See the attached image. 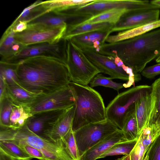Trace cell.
<instances>
[{
	"instance_id": "ab89813d",
	"label": "cell",
	"mask_w": 160,
	"mask_h": 160,
	"mask_svg": "<svg viewBox=\"0 0 160 160\" xmlns=\"http://www.w3.org/2000/svg\"><path fill=\"white\" fill-rule=\"evenodd\" d=\"M28 23L24 21H19L12 27H9L16 33L21 32L26 29L28 27Z\"/></svg>"
},
{
	"instance_id": "6da1fadb",
	"label": "cell",
	"mask_w": 160,
	"mask_h": 160,
	"mask_svg": "<svg viewBox=\"0 0 160 160\" xmlns=\"http://www.w3.org/2000/svg\"><path fill=\"white\" fill-rule=\"evenodd\" d=\"M16 72L19 84L38 95L54 92L71 82L66 62L50 56H37L23 59L17 64Z\"/></svg>"
},
{
	"instance_id": "8d00e7d4",
	"label": "cell",
	"mask_w": 160,
	"mask_h": 160,
	"mask_svg": "<svg viewBox=\"0 0 160 160\" xmlns=\"http://www.w3.org/2000/svg\"><path fill=\"white\" fill-rule=\"evenodd\" d=\"M151 130V127L147 125L143 129L139 136L147 152L152 142Z\"/></svg>"
},
{
	"instance_id": "9a60e30c",
	"label": "cell",
	"mask_w": 160,
	"mask_h": 160,
	"mask_svg": "<svg viewBox=\"0 0 160 160\" xmlns=\"http://www.w3.org/2000/svg\"><path fill=\"white\" fill-rule=\"evenodd\" d=\"M125 141H127L122 131L118 129L89 149L81 157L80 160H96L115 144Z\"/></svg>"
},
{
	"instance_id": "2e32d148",
	"label": "cell",
	"mask_w": 160,
	"mask_h": 160,
	"mask_svg": "<svg viewBox=\"0 0 160 160\" xmlns=\"http://www.w3.org/2000/svg\"><path fill=\"white\" fill-rule=\"evenodd\" d=\"M64 110L49 111L35 113L28 119L26 124L32 132L42 136L49 124L55 121Z\"/></svg>"
},
{
	"instance_id": "836d02e7",
	"label": "cell",
	"mask_w": 160,
	"mask_h": 160,
	"mask_svg": "<svg viewBox=\"0 0 160 160\" xmlns=\"http://www.w3.org/2000/svg\"><path fill=\"white\" fill-rule=\"evenodd\" d=\"M67 150L73 160H80L74 132L71 128L62 139Z\"/></svg>"
},
{
	"instance_id": "83f0119b",
	"label": "cell",
	"mask_w": 160,
	"mask_h": 160,
	"mask_svg": "<svg viewBox=\"0 0 160 160\" xmlns=\"http://www.w3.org/2000/svg\"><path fill=\"white\" fill-rule=\"evenodd\" d=\"M94 0H54L42 1L41 4L50 11L87 4Z\"/></svg>"
},
{
	"instance_id": "484cf974",
	"label": "cell",
	"mask_w": 160,
	"mask_h": 160,
	"mask_svg": "<svg viewBox=\"0 0 160 160\" xmlns=\"http://www.w3.org/2000/svg\"><path fill=\"white\" fill-rule=\"evenodd\" d=\"M151 86L152 103L148 125L151 127L160 113V77L156 80Z\"/></svg>"
},
{
	"instance_id": "5bb4252c",
	"label": "cell",
	"mask_w": 160,
	"mask_h": 160,
	"mask_svg": "<svg viewBox=\"0 0 160 160\" xmlns=\"http://www.w3.org/2000/svg\"><path fill=\"white\" fill-rule=\"evenodd\" d=\"M75 105L65 110L54 121L50 123L42 136L54 142L62 139L72 128Z\"/></svg>"
},
{
	"instance_id": "8fae6325",
	"label": "cell",
	"mask_w": 160,
	"mask_h": 160,
	"mask_svg": "<svg viewBox=\"0 0 160 160\" xmlns=\"http://www.w3.org/2000/svg\"><path fill=\"white\" fill-rule=\"evenodd\" d=\"M158 8L150 2L146 0H94L84 5L72 7L70 9L75 12L88 14L92 17L114 9H125L128 10Z\"/></svg>"
},
{
	"instance_id": "1f68e13d",
	"label": "cell",
	"mask_w": 160,
	"mask_h": 160,
	"mask_svg": "<svg viewBox=\"0 0 160 160\" xmlns=\"http://www.w3.org/2000/svg\"><path fill=\"white\" fill-rule=\"evenodd\" d=\"M0 78L6 84L18 83L16 72L17 64L0 61Z\"/></svg>"
},
{
	"instance_id": "e575fe53",
	"label": "cell",
	"mask_w": 160,
	"mask_h": 160,
	"mask_svg": "<svg viewBox=\"0 0 160 160\" xmlns=\"http://www.w3.org/2000/svg\"><path fill=\"white\" fill-rule=\"evenodd\" d=\"M147 152L139 137L130 154L131 160H143Z\"/></svg>"
},
{
	"instance_id": "d6986e66",
	"label": "cell",
	"mask_w": 160,
	"mask_h": 160,
	"mask_svg": "<svg viewBox=\"0 0 160 160\" xmlns=\"http://www.w3.org/2000/svg\"><path fill=\"white\" fill-rule=\"evenodd\" d=\"M5 85L6 95L15 104L28 105L38 96L28 91L18 83Z\"/></svg>"
},
{
	"instance_id": "603a6c76",
	"label": "cell",
	"mask_w": 160,
	"mask_h": 160,
	"mask_svg": "<svg viewBox=\"0 0 160 160\" xmlns=\"http://www.w3.org/2000/svg\"><path fill=\"white\" fill-rule=\"evenodd\" d=\"M32 115L27 105L14 103L10 117V128L17 129L22 127Z\"/></svg>"
},
{
	"instance_id": "f35d334b",
	"label": "cell",
	"mask_w": 160,
	"mask_h": 160,
	"mask_svg": "<svg viewBox=\"0 0 160 160\" xmlns=\"http://www.w3.org/2000/svg\"><path fill=\"white\" fill-rule=\"evenodd\" d=\"M20 146L33 158H36L40 160H47L43 154L38 149L27 145H23Z\"/></svg>"
},
{
	"instance_id": "9c48e42d",
	"label": "cell",
	"mask_w": 160,
	"mask_h": 160,
	"mask_svg": "<svg viewBox=\"0 0 160 160\" xmlns=\"http://www.w3.org/2000/svg\"><path fill=\"white\" fill-rule=\"evenodd\" d=\"M118 129L106 119L87 124L74 132L80 159L89 149Z\"/></svg>"
},
{
	"instance_id": "4fadbf2b",
	"label": "cell",
	"mask_w": 160,
	"mask_h": 160,
	"mask_svg": "<svg viewBox=\"0 0 160 160\" xmlns=\"http://www.w3.org/2000/svg\"><path fill=\"white\" fill-rule=\"evenodd\" d=\"M160 13L158 9L127 10L114 25L111 32H122L155 22L159 20Z\"/></svg>"
},
{
	"instance_id": "5b68a950",
	"label": "cell",
	"mask_w": 160,
	"mask_h": 160,
	"mask_svg": "<svg viewBox=\"0 0 160 160\" xmlns=\"http://www.w3.org/2000/svg\"><path fill=\"white\" fill-rule=\"evenodd\" d=\"M78 47L101 72L109 75L112 79L127 81L126 84L129 87L138 80L139 75L135 74L131 68L126 66L117 57L102 54L93 47Z\"/></svg>"
},
{
	"instance_id": "f1b7e54d",
	"label": "cell",
	"mask_w": 160,
	"mask_h": 160,
	"mask_svg": "<svg viewBox=\"0 0 160 160\" xmlns=\"http://www.w3.org/2000/svg\"><path fill=\"white\" fill-rule=\"evenodd\" d=\"M15 33L8 27L2 35L0 41L1 60L6 59L12 55V48L17 42L14 38Z\"/></svg>"
},
{
	"instance_id": "7bdbcfd3",
	"label": "cell",
	"mask_w": 160,
	"mask_h": 160,
	"mask_svg": "<svg viewBox=\"0 0 160 160\" xmlns=\"http://www.w3.org/2000/svg\"><path fill=\"white\" fill-rule=\"evenodd\" d=\"M152 4L156 6L158 8H160V0H155L150 1Z\"/></svg>"
},
{
	"instance_id": "4316f807",
	"label": "cell",
	"mask_w": 160,
	"mask_h": 160,
	"mask_svg": "<svg viewBox=\"0 0 160 160\" xmlns=\"http://www.w3.org/2000/svg\"><path fill=\"white\" fill-rule=\"evenodd\" d=\"M0 150L18 160H31L33 158L12 141H0Z\"/></svg>"
},
{
	"instance_id": "7a4b0ae2",
	"label": "cell",
	"mask_w": 160,
	"mask_h": 160,
	"mask_svg": "<svg viewBox=\"0 0 160 160\" xmlns=\"http://www.w3.org/2000/svg\"><path fill=\"white\" fill-rule=\"evenodd\" d=\"M98 52L117 57L135 74H138L148 63L160 55V28L128 39L105 43Z\"/></svg>"
},
{
	"instance_id": "d6a6232c",
	"label": "cell",
	"mask_w": 160,
	"mask_h": 160,
	"mask_svg": "<svg viewBox=\"0 0 160 160\" xmlns=\"http://www.w3.org/2000/svg\"><path fill=\"white\" fill-rule=\"evenodd\" d=\"M112 79L110 77H106L98 73L91 81L89 83L90 87L102 86L111 88L117 91L124 88L123 83L114 82Z\"/></svg>"
},
{
	"instance_id": "f6af8a7d",
	"label": "cell",
	"mask_w": 160,
	"mask_h": 160,
	"mask_svg": "<svg viewBox=\"0 0 160 160\" xmlns=\"http://www.w3.org/2000/svg\"><path fill=\"white\" fill-rule=\"evenodd\" d=\"M160 122V113L157 119L154 124L158 123Z\"/></svg>"
},
{
	"instance_id": "30bf717a",
	"label": "cell",
	"mask_w": 160,
	"mask_h": 160,
	"mask_svg": "<svg viewBox=\"0 0 160 160\" xmlns=\"http://www.w3.org/2000/svg\"><path fill=\"white\" fill-rule=\"evenodd\" d=\"M75 102L74 92L69 84L50 94L38 95L27 106L33 115L44 111L65 110L74 105Z\"/></svg>"
},
{
	"instance_id": "ac0fdd59",
	"label": "cell",
	"mask_w": 160,
	"mask_h": 160,
	"mask_svg": "<svg viewBox=\"0 0 160 160\" xmlns=\"http://www.w3.org/2000/svg\"><path fill=\"white\" fill-rule=\"evenodd\" d=\"M151 92L147 93L135 103L139 136L143 129L148 125L152 103Z\"/></svg>"
},
{
	"instance_id": "3957f363",
	"label": "cell",
	"mask_w": 160,
	"mask_h": 160,
	"mask_svg": "<svg viewBox=\"0 0 160 160\" xmlns=\"http://www.w3.org/2000/svg\"><path fill=\"white\" fill-rule=\"evenodd\" d=\"M69 84L76 98L72 127L74 132L87 124L107 119L103 100L99 92L88 85L72 82Z\"/></svg>"
},
{
	"instance_id": "7402d4cb",
	"label": "cell",
	"mask_w": 160,
	"mask_h": 160,
	"mask_svg": "<svg viewBox=\"0 0 160 160\" xmlns=\"http://www.w3.org/2000/svg\"><path fill=\"white\" fill-rule=\"evenodd\" d=\"M42 1L38 0L25 8L9 26H13L19 21H24L28 23L40 16L50 11L41 4Z\"/></svg>"
},
{
	"instance_id": "52a82bcc",
	"label": "cell",
	"mask_w": 160,
	"mask_h": 160,
	"mask_svg": "<svg viewBox=\"0 0 160 160\" xmlns=\"http://www.w3.org/2000/svg\"><path fill=\"white\" fill-rule=\"evenodd\" d=\"M66 40V63L71 82L88 85L95 76L101 72L80 48L70 39Z\"/></svg>"
},
{
	"instance_id": "ee69618b",
	"label": "cell",
	"mask_w": 160,
	"mask_h": 160,
	"mask_svg": "<svg viewBox=\"0 0 160 160\" xmlns=\"http://www.w3.org/2000/svg\"><path fill=\"white\" fill-rule=\"evenodd\" d=\"M115 160H131L130 155H124L121 158H118Z\"/></svg>"
},
{
	"instance_id": "bcb514c9",
	"label": "cell",
	"mask_w": 160,
	"mask_h": 160,
	"mask_svg": "<svg viewBox=\"0 0 160 160\" xmlns=\"http://www.w3.org/2000/svg\"><path fill=\"white\" fill-rule=\"evenodd\" d=\"M156 61L157 62L160 63V55L156 59Z\"/></svg>"
},
{
	"instance_id": "74e56055",
	"label": "cell",
	"mask_w": 160,
	"mask_h": 160,
	"mask_svg": "<svg viewBox=\"0 0 160 160\" xmlns=\"http://www.w3.org/2000/svg\"><path fill=\"white\" fill-rule=\"evenodd\" d=\"M141 72L147 78H153L160 74V63L145 68Z\"/></svg>"
},
{
	"instance_id": "277c9868",
	"label": "cell",
	"mask_w": 160,
	"mask_h": 160,
	"mask_svg": "<svg viewBox=\"0 0 160 160\" xmlns=\"http://www.w3.org/2000/svg\"><path fill=\"white\" fill-rule=\"evenodd\" d=\"M0 141H11L19 146H30L39 150L47 160H73L66 148L63 140L54 142L30 131L26 124L13 129L1 128Z\"/></svg>"
},
{
	"instance_id": "d4e9b609",
	"label": "cell",
	"mask_w": 160,
	"mask_h": 160,
	"mask_svg": "<svg viewBox=\"0 0 160 160\" xmlns=\"http://www.w3.org/2000/svg\"><path fill=\"white\" fill-rule=\"evenodd\" d=\"M128 10L125 9H114L93 16L81 24L108 22L115 24L122 15Z\"/></svg>"
},
{
	"instance_id": "8992f818",
	"label": "cell",
	"mask_w": 160,
	"mask_h": 160,
	"mask_svg": "<svg viewBox=\"0 0 160 160\" xmlns=\"http://www.w3.org/2000/svg\"><path fill=\"white\" fill-rule=\"evenodd\" d=\"M151 91V86L143 85L133 87L118 94L106 108L107 119L122 130L127 115L135 102Z\"/></svg>"
},
{
	"instance_id": "f546056e",
	"label": "cell",
	"mask_w": 160,
	"mask_h": 160,
	"mask_svg": "<svg viewBox=\"0 0 160 160\" xmlns=\"http://www.w3.org/2000/svg\"><path fill=\"white\" fill-rule=\"evenodd\" d=\"M138 140L122 141L117 143L112 146L106 152L101 155L99 158L109 156L130 155Z\"/></svg>"
},
{
	"instance_id": "4dcf8cb0",
	"label": "cell",
	"mask_w": 160,
	"mask_h": 160,
	"mask_svg": "<svg viewBox=\"0 0 160 160\" xmlns=\"http://www.w3.org/2000/svg\"><path fill=\"white\" fill-rule=\"evenodd\" d=\"M14 103L6 95L0 99V127L10 128V117Z\"/></svg>"
},
{
	"instance_id": "b9f144b4",
	"label": "cell",
	"mask_w": 160,
	"mask_h": 160,
	"mask_svg": "<svg viewBox=\"0 0 160 160\" xmlns=\"http://www.w3.org/2000/svg\"><path fill=\"white\" fill-rule=\"evenodd\" d=\"M0 160H18L0 150Z\"/></svg>"
},
{
	"instance_id": "7dc6e473",
	"label": "cell",
	"mask_w": 160,
	"mask_h": 160,
	"mask_svg": "<svg viewBox=\"0 0 160 160\" xmlns=\"http://www.w3.org/2000/svg\"><path fill=\"white\" fill-rule=\"evenodd\" d=\"M143 160H148V156L147 153H146Z\"/></svg>"
},
{
	"instance_id": "ba28073f",
	"label": "cell",
	"mask_w": 160,
	"mask_h": 160,
	"mask_svg": "<svg viewBox=\"0 0 160 160\" xmlns=\"http://www.w3.org/2000/svg\"><path fill=\"white\" fill-rule=\"evenodd\" d=\"M67 26H54L44 24L28 23L26 29L16 33V41L24 46L47 42L53 44L59 42L62 38Z\"/></svg>"
},
{
	"instance_id": "d590c367",
	"label": "cell",
	"mask_w": 160,
	"mask_h": 160,
	"mask_svg": "<svg viewBox=\"0 0 160 160\" xmlns=\"http://www.w3.org/2000/svg\"><path fill=\"white\" fill-rule=\"evenodd\" d=\"M146 153L148 160H160V135L153 141Z\"/></svg>"
},
{
	"instance_id": "ffe728a7",
	"label": "cell",
	"mask_w": 160,
	"mask_h": 160,
	"mask_svg": "<svg viewBox=\"0 0 160 160\" xmlns=\"http://www.w3.org/2000/svg\"><path fill=\"white\" fill-rule=\"evenodd\" d=\"M114 25L108 22H102L68 26L62 38L69 39L75 36L88 32L111 30Z\"/></svg>"
},
{
	"instance_id": "cb8c5ba5",
	"label": "cell",
	"mask_w": 160,
	"mask_h": 160,
	"mask_svg": "<svg viewBox=\"0 0 160 160\" xmlns=\"http://www.w3.org/2000/svg\"><path fill=\"white\" fill-rule=\"evenodd\" d=\"M122 130L127 141L138 139L139 135L135 113V105L128 113Z\"/></svg>"
},
{
	"instance_id": "60d3db41",
	"label": "cell",
	"mask_w": 160,
	"mask_h": 160,
	"mask_svg": "<svg viewBox=\"0 0 160 160\" xmlns=\"http://www.w3.org/2000/svg\"><path fill=\"white\" fill-rule=\"evenodd\" d=\"M151 134L153 141L160 135V122L152 125L151 127Z\"/></svg>"
},
{
	"instance_id": "e0dca14e",
	"label": "cell",
	"mask_w": 160,
	"mask_h": 160,
	"mask_svg": "<svg viewBox=\"0 0 160 160\" xmlns=\"http://www.w3.org/2000/svg\"><path fill=\"white\" fill-rule=\"evenodd\" d=\"M111 31L88 32L75 36L70 39L78 47H93L98 51L100 47L105 43L107 38L111 33Z\"/></svg>"
},
{
	"instance_id": "44dd1931",
	"label": "cell",
	"mask_w": 160,
	"mask_h": 160,
	"mask_svg": "<svg viewBox=\"0 0 160 160\" xmlns=\"http://www.w3.org/2000/svg\"><path fill=\"white\" fill-rule=\"evenodd\" d=\"M160 27V19H159L152 23L120 32L115 35H110L106 42L111 43L128 39L142 35Z\"/></svg>"
},
{
	"instance_id": "7c38bea8",
	"label": "cell",
	"mask_w": 160,
	"mask_h": 160,
	"mask_svg": "<svg viewBox=\"0 0 160 160\" xmlns=\"http://www.w3.org/2000/svg\"><path fill=\"white\" fill-rule=\"evenodd\" d=\"M66 40L62 38L55 43L44 42L24 46L12 56L0 61L17 64L21 61L29 57L45 55L61 58L66 62Z\"/></svg>"
}]
</instances>
